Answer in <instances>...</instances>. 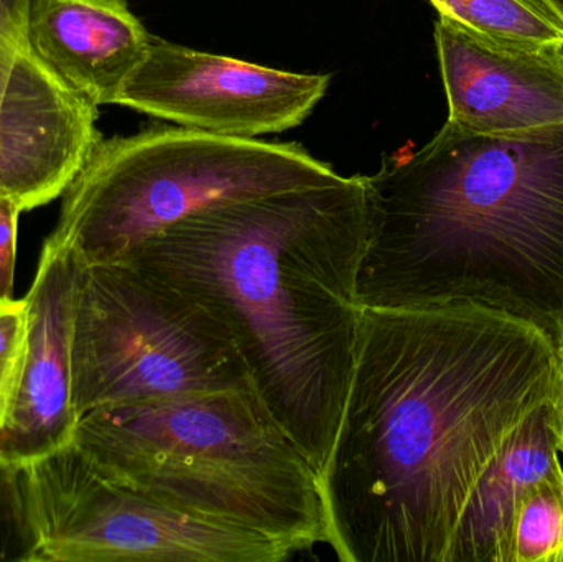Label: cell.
Wrapping results in <instances>:
<instances>
[{
    "mask_svg": "<svg viewBox=\"0 0 563 562\" xmlns=\"http://www.w3.org/2000/svg\"><path fill=\"white\" fill-rule=\"evenodd\" d=\"M152 38L128 0H32L30 52L96 106L118 104Z\"/></svg>",
    "mask_w": 563,
    "mask_h": 562,
    "instance_id": "cell-12",
    "label": "cell"
},
{
    "mask_svg": "<svg viewBox=\"0 0 563 562\" xmlns=\"http://www.w3.org/2000/svg\"><path fill=\"white\" fill-rule=\"evenodd\" d=\"M563 547V469L536 481L519 498L506 562H554Z\"/></svg>",
    "mask_w": 563,
    "mask_h": 562,
    "instance_id": "cell-15",
    "label": "cell"
},
{
    "mask_svg": "<svg viewBox=\"0 0 563 562\" xmlns=\"http://www.w3.org/2000/svg\"><path fill=\"white\" fill-rule=\"evenodd\" d=\"M367 198V175H354L227 201L122 260L227 326L254 392L320 475L356 359Z\"/></svg>",
    "mask_w": 563,
    "mask_h": 562,
    "instance_id": "cell-2",
    "label": "cell"
},
{
    "mask_svg": "<svg viewBox=\"0 0 563 562\" xmlns=\"http://www.w3.org/2000/svg\"><path fill=\"white\" fill-rule=\"evenodd\" d=\"M71 356L78 419L185 393L253 388L218 317L124 261L79 263Z\"/></svg>",
    "mask_w": 563,
    "mask_h": 562,
    "instance_id": "cell-6",
    "label": "cell"
},
{
    "mask_svg": "<svg viewBox=\"0 0 563 562\" xmlns=\"http://www.w3.org/2000/svg\"><path fill=\"white\" fill-rule=\"evenodd\" d=\"M33 562H282L297 547L106 478L75 444L20 467Z\"/></svg>",
    "mask_w": 563,
    "mask_h": 562,
    "instance_id": "cell-7",
    "label": "cell"
},
{
    "mask_svg": "<svg viewBox=\"0 0 563 562\" xmlns=\"http://www.w3.org/2000/svg\"><path fill=\"white\" fill-rule=\"evenodd\" d=\"M330 75H298L152 38L118 106L228 137L256 139L300 125Z\"/></svg>",
    "mask_w": 563,
    "mask_h": 562,
    "instance_id": "cell-8",
    "label": "cell"
},
{
    "mask_svg": "<svg viewBox=\"0 0 563 562\" xmlns=\"http://www.w3.org/2000/svg\"><path fill=\"white\" fill-rule=\"evenodd\" d=\"M32 0H0V68L29 48V16Z\"/></svg>",
    "mask_w": 563,
    "mask_h": 562,
    "instance_id": "cell-19",
    "label": "cell"
},
{
    "mask_svg": "<svg viewBox=\"0 0 563 562\" xmlns=\"http://www.w3.org/2000/svg\"><path fill=\"white\" fill-rule=\"evenodd\" d=\"M367 181L361 307H485L562 342L563 122L476 134L446 121Z\"/></svg>",
    "mask_w": 563,
    "mask_h": 562,
    "instance_id": "cell-3",
    "label": "cell"
},
{
    "mask_svg": "<svg viewBox=\"0 0 563 562\" xmlns=\"http://www.w3.org/2000/svg\"><path fill=\"white\" fill-rule=\"evenodd\" d=\"M554 562H563V547L559 550V553L555 554Z\"/></svg>",
    "mask_w": 563,
    "mask_h": 562,
    "instance_id": "cell-22",
    "label": "cell"
},
{
    "mask_svg": "<svg viewBox=\"0 0 563 562\" xmlns=\"http://www.w3.org/2000/svg\"><path fill=\"white\" fill-rule=\"evenodd\" d=\"M449 122L476 132L528 131L563 122V46L486 38L435 23Z\"/></svg>",
    "mask_w": 563,
    "mask_h": 562,
    "instance_id": "cell-11",
    "label": "cell"
},
{
    "mask_svg": "<svg viewBox=\"0 0 563 562\" xmlns=\"http://www.w3.org/2000/svg\"><path fill=\"white\" fill-rule=\"evenodd\" d=\"M99 106L30 48L0 68V195L22 211L65 194L101 142Z\"/></svg>",
    "mask_w": 563,
    "mask_h": 562,
    "instance_id": "cell-10",
    "label": "cell"
},
{
    "mask_svg": "<svg viewBox=\"0 0 563 562\" xmlns=\"http://www.w3.org/2000/svg\"><path fill=\"white\" fill-rule=\"evenodd\" d=\"M440 16L486 38L563 46V22L541 0H429Z\"/></svg>",
    "mask_w": 563,
    "mask_h": 562,
    "instance_id": "cell-14",
    "label": "cell"
},
{
    "mask_svg": "<svg viewBox=\"0 0 563 562\" xmlns=\"http://www.w3.org/2000/svg\"><path fill=\"white\" fill-rule=\"evenodd\" d=\"M73 444L115 484L305 551L328 544L321 475L253 388L95 409Z\"/></svg>",
    "mask_w": 563,
    "mask_h": 562,
    "instance_id": "cell-4",
    "label": "cell"
},
{
    "mask_svg": "<svg viewBox=\"0 0 563 562\" xmlns=\"http://www.w3.org/2000/svg\"><path fill=\"white\" fill-rule=\"evenodd\" d=\"M79 263L69 247L45 240L26 302V339L5 419L0 462L40 461L75 439L73 319Z\"/></svg>",
    "mask_w": 563,
    "mask_h": 562,
    "instance_id": "cell-9",
    "label": "cell"
},
{
    "mask_svg": "<svg viewBox=\"0 0 563 562\" xmlns=\"http://www.w3.org/2000/svg\"><path fill=\"white\" fill-rule=\"evenodd\" d=\"M555 346H558V372H555V388L551 408L559 452L563 454V340Z\"/></svg>",
    "mask_w": 563,
    "mask_h": 562,
    "instance_id": "cell-20",
    "label": "cell"
},
{
    "mask_svg": "<svg viewBox=\"0 0 563 562\" xmlns=\"http://www.w3.org/2000/svg\"><path fill=\"white\" fill-rule=\"evenodd\" d=\"M541 2H544L555 15L561 16L563 22V0H541Z\"/></svg>",
    "mask_w": 563,
    "mask_h": 562,
    "instance_id": "cell-21",
    "label": "cell"
},
{
    "mask_svg": "<svg viewBox=\"0 0 563 562\" xmlns=\"http://www.w3.org/2000/svg\"><path fill=\"white\" fill-rule=\"evenodd\" d=\"M561 464L551 401L536 409L503 445L473 491L449 562H506L509 530L529 485Z\"/></svg>",
    "mask_w": 563,
    "mask_h": 562,
    "instance_id": "cell-13",
    "label": "cell"
},
{
    "mask_svg": "<svg viewBox=\"0 0 563 562\" xmlns=\"http://www.w3.org/2000/svg\"><path fill=\"white\" fill-rule=\"evenodd\" d=\"M341 178L298 144L187 128L102 137L62 195L58 221L46 240L69 247L81 264L118 263L214 205Z\"/></svg>",
    "mask_w": 563,
    "mask_h": 562,
    "instance_id": "cell-5",
    "label": "cell"
},
{
    "mask_svg": "<svg viewBox=\"0 0 563 562\" xmlns=\"http://www.w3.org/2000/svg\"><path fill=\"white\" fill-rule=\"evenodd\" d=\"M26 339L25 299L0 304V426L5 419Z\"/></svg>",
    "mask_w": 563,
    "mask_h": 562,
    "instance_id": "cell-17",
    "label": "cell"
},
{
    "mask_svg": "<svg viewBox=\"0 0 563 562\" xmlns=\"http://www.w3.org/2000/svg\"><path fill=\"white\" fill-rule=\"evenodd\" d=\"M361 309L321 472L328 547L344 562H449L479 478L554 396L558 346L485 307Z\"/></svg>",
    "mask_w": 563,
    "mask_h": 562,
    "instance_id": "cell-1",
    "label": "cell"
},
{
    "mask_svg": "<svg viewBox=\"0 0 563 562\" xmlns=\"http://www.w3.org/2000/svg\"><path fill=\"white\" fill-rule=\"evenodd\" d=\"M22 208L12 198L0 195V304L13 300L16 228Z\"/></svg>",
    "mask_w": 563,
    "mask_h": 562,
    "instance_id": "cell-18",
    "label": "cell"
},
{
    "mask_svg": "<svg viewBox=\"0 0 563 562\" xmlns=\"http://www.w3.org/2000/svg\"><path fill=\"white\" fill-rule=\"evenodd\" d=\"M0 562H33L20 469L0 462Z\"/></svg>",
    "mask_w": 563,
    "mask_h": 562,
    "instance_id": "cell-16",
    "label": "cell"
}]
</instances>
